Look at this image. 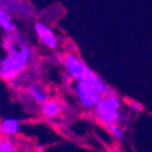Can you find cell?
Masks as SVG:
<instances>
[{"instance_id":"5b68a950","label":"cell","mask_w":152,"mask_h":152,"mask_svg":"<svg viewBox=\"0 0 152 152\" xmlns=\"http://www.w3.org/2000/svg\"><path fill=\"white\" fill-rule=\"evenodd\" d=\"M34 28H35V32L37 34L38 38L40 39V41L45 47L50 48V49L57 48V45H58L57 38L49 26L41 23V22H36L35 26H34Z\"/></svg>"},{"instance_id":"6da1fadb","label":"cell","mask_w":152,"mask_h":152,"mask_svg":"<svg viewBox=\"0 0 152 152\" xmlns=\"http://www.w3.org/2000/svg\"><path fill=\"white\" fill-rule=\"evenodd\" d=\"M64 66L68 75L76 83H87L102 95L108 94V89L104 81L77 56L73 54L66 55L64 58Z\"/></svg>"},{"instance_id":"277c9868","label":"cell","mask_w":152,"mask_h":152,"mask_svg":"<svg viewBox=\"0 0 152 152\" xmlns=\"http://www.w3.org/2000/svg\"><path fill=\"white\" fill-rule=\"evenodd\" d=\"M95 111L100 119L106 124H113L118 119L119 117V110L118 107L114 106L113 104L109 102L106 98H102L96 106Z\"/></svg>"},{"instance_id":"ba28073f","label":"cell","mask_w":152,"mask_h":152,"mask_svg":"<svg viewBox=\"0 0 152 152\" xmlns=\"http://www.w3.org/2000/svg\"><path fill=\"white\" fill-rule=\"evenodd\" d=\"M0 28L4 30L7 33H13L15 31V24L12 21L11 17L9 16L5 11L0 7Z\"/></svg>"},{"instance_id":"8fae6325","label":"cell","mask_w":152,"mask_h":152,"mask_svg":"<svg viewBox=\"0 0 152 152\" xmlns=\"http://www.w3.org/2000/svg\"><path fill=\"white\" fill-rule=\"evenodd\" d=\"M108 127L110 128L111 132L113 133V135L115 136L117 140H123V132H121V129H119L118 127L115 126V125H113V124H109Z\"/></svg>"},{"instance_id":"52a82bcc","label":"cell","mask_w":152,"mask_h":152,"mask_svg":"<svg viewBox=\"0 0 152 152\" xmlns=\"http://www.w3.org/2000/svg\"><path fill=\"white\" fill-rule=\"evenodd\" d=\"M60 111L59 104L55 100H47L42 104V113L49 118H53L58 115Z\"/></svg>"},{"instance_id":"30bf717a","label":"cell","mask_w":152,"mask_h":152,"mask_svg":"<svg viewBox=\"0 0 152 152\" xmlns=\"http://www.w3.org/2000/svg\"><path fill=\"white\" fill-rule=\"evenodd\" d=\"M0 152H15V145L7 138H0Z\"/></svg>"},{"instance_id":"8992f818","label":"cell","mask_w":152,"mask_h":152,"mask_svg":"<svg viewBox=\"0 0 152 152\" xmlns=\"http://www.w3.org/2000/svg\"><path fill=\"white\" fill-rule=\"evenodd\" d=\"M20 125L16 118H5L0 123V132L5 136H13L19 131Z\"/></svg>"},{"instance_id":"7c38bea8","label":"cell","mask_w":152,"mask_h":152,"mask_svg":"<svg viewBox=\"0 0 152 152\" xmlns=\"http://www.w3.org/2000/svg\"><path fill=\"white\" fill-rule=\"evenodd\" d=\"M111 152H121V151L119 149H116V148H114V149H112Z\"/></svg>"},{"instance_id":"3957f363","label":"cell","mask_w":152,"mask_h":152,"mask_svg":"<svg viewBox=\"0 0 152 152\" xmlns=\"http://www.w3.org/2000/svg\"><path fill=\"white\" fill-rule=\"evenodd\" d=\"M75 91L79 102L83 107L93 108L102 99V95L87 83H76Z\"/></svg>"},{"instance_id":"7a4b0ae2","label":"cell","mask_w":152,"mask_h":152,"mask_svg":"<svg viewBox=\"0 0 152 152\" xmlns=\"http://www.w3.org/2000/svg\"><path fill=\"white\" fill-rule=\"evenodd\" d=\"M30 58L31 50L24 45L15 52L7 53V56L0 64V76L7 80L16 78V76L28 66Z\"/></svg>"},{"instance_id":"9c48e42d","label":"cell","mask_w":152,"mask_h":152,"mask_svg":"<svg viewBox=\"0 0 152 152\" xmlns=\"http://www.w3.org/2000/svg\"><path fill=\"white\" fill-rule=\"evenodd\" d=\"M28 93L32 97L36 100L39 104H43V102H47V95L43 92V90L40 87H37V86H30L28 87Z\"/></svg>"}]
</instances>
